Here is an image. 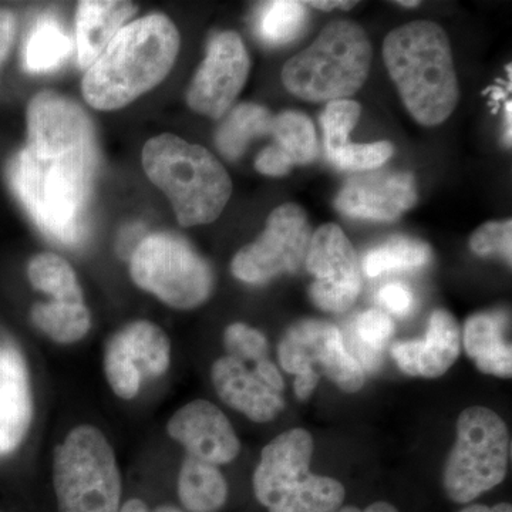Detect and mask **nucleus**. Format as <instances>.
Masks as SVG:
<instances>
[{"instance_id": "nucleus-1", "label": "nucleus", "mask_w": 512, "mask_h": 512, "mask_svg": "<svg viewBox=\"0 0 512 512\" xmlns=\"http://www.w3.org/2000/svg\"><path fill=\"white\" fill-rule=\"evenodd\" d=\"M180 33L164 15H148L124 26L87 69L84 100L93 109H123L158 86L173 69Z\"/></svg>"}, {"instance_id": "nucleus-2", "label": "nucleus", "mask_w": 512, "mask_h": 512, "mask_svg": "<svg viewBox=\"0 0 512 512\" xmlns=\"http://www.w3.org/2000/svg\"><path fill=\"white\" fill-rule=\"evenodd\" d=\"M383 57L417 123L436 127L453 114L460 89L450 40L441 26L416 20L392 30L384 39Z\"/></svg>"}, {"instance_id": "nucleus-3", "label": "nucleus", "mask_w": 512, "mask_h": 512, "mask_svg": "<svg viewBox=\"0 0 512 512\" xmlns=\"http://www.w3.org/2000/svg\"><path fill=\"white\" fill-rule=\"evenodd\" d=\"M97 158L43 160L25 148L8 167L10 185L47 237L76 247L87 235Z\"/></svg>"}, {"instance_id": "nucleus-4", "label": "nucleus", "mask_w": 512, "mask_h": 512, "mask_svg": "<svg viewBox=\"0 0 512 512\" xmlns=\"http://www.w3.org/2000/svg\"><path fill=\"white\" fill-rule=\"evenodd\" d=\"M151 183L167 195L183 227L211 224L227 207L231 177L210 151L174 134L151 138L143 148Z\"/></svg>"}, {"instance_id": "nucleus-5", "label": "nucleus", "mask_w": 512, "mask_h": 512, "mask_svg": "<svg viewBox=\"0 0 512 512\" xmlns=\"http://www.w3.org/2000/svg\"><path fill=\"white\" fill-rule=\"evenodd\" d=\"M372 56L362 26L333 20L311 46L288 60L282 82L289 93L305 101L348 99L365 84Z\"/></svg>"}, {"instance_id": "nucleus-6", "label": "nucleus", "mask_w": 512, "mask_h": 512, "mask_svg": "<svg viewBox=\"0 0 512 512\" xmlns=\"http://www.w3.org/2000/svg\"><path fill=\"white\" fill-rule=\"evenodd\" d=\"M315 450L312 434L285 431L266 444L255 468L252 485L258 503L268 512H335L346 490L332 477L311 473Z\"/></svg>"}, {"instance_id": "nucleus-7", "label": "nucleus", "mask_w": 512, "mask_h": 512, "mask_svg": "<svg viewBox=\"0 0 512 512\" xmlns=\"http://www.w3.org/2000/svg\"><path fill=\"white\" fill-rule=\"evenodd\" d=\"M57 512H120L121 474L116 454L97 427L69 431L53 453Z\"/></svg>"}, {"instance_id": "nucleus-8", "label": "nucleus", "mask_w": 512, "mask_h": 512, "mask_svg": "<svg viewBox=\"0 0 512 512\" xmlns=\"http://www.w3.org/2000/svg\"><path fill=\"white\" fill-rule=\"evenodd\" d=\"M510 450V431L504 420L488 407H467L458 416L456 443L444 466L448 500L470 504L503 483Z\"/></svg>"}, {"instance_id": "nucleus-9", "label": "nucleus", "mask_w": 512, "mask_h": 512, "mask_svg": "<svg viewBox=\"0 0 512 512\" xmlns=\"http://www.w3.org/2000/svg\"><path fill=\"white\" fill-rule=\"evenodd\" d=\"M130 275L138 288L180 311L198 308L214 289L210 265L177 235L144 237L130 256Z\"/></svg>"}, {"instance_id": "nucleus-10", "label": "nucleus", "mask_w": 512, "mask_h": 512, "mask_svg": "<svg viewBox=\"0 0 512 512\" xmlns=\"http://www.w3.org/2000/svg\"><path fill=\"white\" fill-rule=\"evenodd\" d=\"M312 231L299 205L275 208L261 237L239 249L232 259V275L245 284L262 285L282 274H293L305 264Z\"/></svg>"}, {"instance_id": "nucleus-11", "label": "nucleus", "mask_w": 512, "mask_h": 512, "mask_svg": "<svg viewBox=\"0 0 512 512\" xmlns=\"http://www.w3.org/2000/svg\"><path fill=\"white\" fill-rule=\"evenodd\" d=\"M279 363L285 372L298 376L318 373L338 386L342 392L356 393L365 386V370L350 355L340 330L320 319H303L293 323L278 346Z\"/></svg>"}, {"instance_id": "nucleus-12", "label": "nucleus", "mask_w": 512, "mask_h": 512, "mask_svg": "<svg viewBox=\"0 0 512 512\" xmlns=\"http://www.w3.org/2000/svg\"><path fill=\"white\" fill-rule=\"evenodd\" d=\"M306 269L313 276L309 296L320 311L348 312L359 298V261L342 228L326 224L312 235Z\"/></svg>"}, {"instance_id": "nucleus-13", "label": "nucleus", "mask_w": 512, "mask_h": 512, "mask_svg": "<svg viewBox=\"0 0 512 512\" xmlns=\"http://www.w3.org/2000/svg\"><path fill=\"white\" fill-rule=\"evenodd\" d=\"M26 148L43 160L97 158L90 117L79 104L53 92L36 94L29 103Z\"/></svg>"}, {"instance_id": "nucleus-14", "label": "nucleus", "mask_w": 512, "mask_h": 512, "mask_svg": "<svg viewBox=\"0 0 512 512\" xmlns=\"http://www.w3.org/2000/svg\"><path fill=\"white\" fill-rule=\"evenodd\" d=\"M251 60L238 33H218L210 40L207 56L198 67L187 92L195 113L221 119L231 109L248 80Z\"/></svg>"}, {"instance_id": "nucleus-15", "label": "nucleus", "mask_w": 512, "mask_h": 512, "mask_svg": "<svg viewBox=\"0 0 512 512\" xmlns=\"http://www.w3.org/2000/svg\"><path fill=\"white\" fill-rule=\"evenodd\" d=\"M167 433L185 448L187 456L214 466L232 463L241 453L231 421L207 400H194L178 409L168 420Z\"/></svg>"}, {"instance_id": "nucleus-16", "label": "nucleus", "mask_w": 512, "mask_h": 512, "mask_svg": "<svg viewBox=\"0 0 512 512\" xmlns=\"http://www.w3.org/2000/svg\"><path fill=\"white\" fill-rule=\"evenodd\" d=\"M416 201L412 174L373 170L350 178L335 205L346 217L387 222L397 220Z\"/></svg>"}, {"instance_id": "nucleus-17", "label": "nucleus", "mask_w": 512, "mask_h": 512, "mask_svg": "<svg viewBox=\"0 0 512 512\" xmlns=\"http://www.w3.org/2000/svg\"><path fill=\"white\" fill-rule=\"evenodd\" d=\"M33 419L28 365L19 346L0 333V457L18 450Z\"/></svg>"}, {"instance_id": "nucleus-18", "label": "nucleus", "mask_w": 512, "mask_h": 512, "mask_svg": "<svg viewBox=\"0 0 512 512\" xmlns=\"http://www.w3.org/2000/svg\"><path fill=\"white\" fill-rule=\"evenodd\" d=\"M461 353V329L450 312L434 311L426 336L392 346L397 366L409 376L437 379L446 375Z\"/></svg>"}, {"instance_id": "nucleus-19", "label": "nucleus", "mask_w": 512, "mask_h": 512, "mask_svg": "<svg viewBox=\"0 0 512 512\" xmlns=\"http://www.w3.org/2000/svg\"><path fill=\"white\" fill-rule=\"evenodd\" d=\"M211 380L222 402L255 423H268L285 409L281 393L269 389L245 363L234 357L215 360Z\"/></svg>"}, {"instance_id": "nucleus-20", "label": "nucleus", "mask_w": 512, "mask_h": 512, "mask_svg": "<svg viewBox=\"0 0 512 512\" xmlns=\"http://www.w3.org/2000/svg\"><path fill=\"white\" fill-rule=\"evenodd\" d=\"M137 10L134 3L120 0L80 2L76 15L77 59L80 67L90 69Z\"/></svg>"}, {"instance_id": "nucleus-21", "label": "nucleus", "mask_w": 512, "mask_h": 512, "mask_svg": "<svg viewBox=\"0 0 512 512\" xmlns=\"http://www.w3.org/2000/svg\"><path fill=\"white\" fill-rule=\"evenodd\" d=\"M507 316L501 312H481L464 323L463 343L467 356L484 375L510 379L511 343L505 338Z\"/></svg>"}, {"instance_id": "nucleus-22", "label": "nucleus", "mask_w": 512, "mask_h": 512, "mask_svg": "<svg viewBox=\"0 0 512 512\" xmlns=\"http://www.w3.org/2000/svg\"><path fill=\"white\" fill-rule=\"evenodd\" d=\"M124 355L144 379L164 376L171 365V342L167 333L150 320H136L113 336Z\"/></svg>"}, {"instance_id": "nucleus-23", "label": "nucleus", "mask_w": 512, "mask_h": 512, "mask_svg": "<svg viewBox=\"0 0 512 512\" xmlns=\"http://www.w3.org/2000/svg\"><path fill=\"white\" fill-rule=\"evenodd\" d=\"M178 498L188 512H220L228 500V483L220 467L187 456L178 474Z\"/></svg>"}, {"instance_id": "nucleus-24", "label": "nucleus", "mask_w": 512, "mask_h": 512, "mask_svg": "<svg viewBox=\"0 0 512 512\" xmlns=\"http://www.w3.org/2000/svg\"><path fill=\"white\" fill-rule=\"evenodd\" d=\"M274 116L265 107L242 103L234 107L222 121L215 144L228 161H237L255 138L269 136Z\"/></svg>"}, {"instance_id": "nucleus-25", "label": "nucleus", "mask_w": 512, "mask_h": 512, "mask_svg": "<svg viewBox=\"0 0 512 512\" xmlns=\"http://www.w3.org/2000/svg\"><path fill=\"white\" fill-rule=\"evenodd\" d=\"M30 316L40 332L60 345L80 342L92 328V315L84 302L36 303Z\"/></svg>"}, {"instance_id": "nucleus-26", "label": "nucleus", "mask_w": 512, "mask_h": 512, "mask_svg": "<svg viewBox=\"0 0 512 512\" xmlns=\"http://www.w3.org/2000/svg\"><path fill=\"white\" fill-rule=\"evenodd\" d=\"M28 278L33 288L52 296V301L84 302L82 286L72 265L53 252H43L30 259Z\"/></svg>"}, {"instance_id": "nucleus-27", "label": "nucleus", "mask_w": 512, "mask_h": 512, "mask_svg": "<svg viewBox=\"0 0 512 512\" xmlns=\"http://www.w3.org/2000/svg\"><path fill=\"white\" fill-rule=\"evenodd\" d=\"M73 42L56 19H40L25 46V67L30 73L57 69L70 56Z\"/></svg>"}, {"instance_id": "nucleus-28", "label": "nucleus", "mask_w": 512, "mask_h": 512, "mask_svg": "<svg viewBox=\"0 0 512 512\" xmlns=\"http://www.w3.org/2000/svg\"><path fill=\"white\" fill-rule=\"evenodd\" d=\"M431 249L426 242L407 237H394L372 249L363 259V269L370 278L387 272L409 271L430 262Z\"/></svg>"}, {"instance_id": "nucleus-29", "label": "nucleus", "mask_w": 512, "mask_h": 512, "mask_svg": "<svg viewBox=\"0 0 512 512\" xmlns=\"http://www.w3.org/2000/svg\"><path fill=\"white\" fill-rule=\"evenodd\" d=\"M271 136L275 146L291 158L293 165L309 164L318 157L315 126L299 111H284L274 117Z\"/></svg>"}, {"instance_id": "nucleus-30", "label": "nucleus", "mask_w": 512, "mask_h": 512, "mask_svg": "<svg viewBox=\"0 0 512 512\" xmlns=\"http://www.w3.org/2000/svg\"><path fill=\"white\" fill-rule=\"evenodd\" d=\"M308 10L303 2L276 0L265 3L259 12L258 35L271 46H282L298 39L308 23Z\"/></svg>"}, {"instance_id": "nucleus-31", "label": "nucleus", "mask_w": 512, "mask_h": 512, "mask_svg": "<svg viewBox=\"0 0 512 512\" xmlns=\"http://www.w3.org/2000/svg\"><path fill=\"white\" fill-rule=\"evenodd\" d=\"M394 333L393 320L387 313L370 309L357 318L353 330V352L360 366L376 370L380 365V353Z\"/></svg>"}, {"instance_id": "nucleus-32", "label": "nucleus", "mask_w": 512, "mask_h": 512, "mask_svg": "<svg viewBox=\"0 0 512 512\" xmlns=\"http://www.w3.org/2000/svg\"><path fill=\"white\" fill-rule=\"evenodd\" d=\"M360 113L362 109L356 101L349 99L329 101L320 117L323 134H325L326 154L348 146L350 131L359 123Z\"/></svg>"}, {"instance_id": "nucleus-33", "label": "nucleus", "mask_w": 512, "mask_h": 512, "mask_svg": "<svg viewBox=\"0 0 512 512\" xmlns=\"http://www.w3.org/2000/svg\"><path fill=\"white\" fill-rule=\"evenodd\" d=\"M103 365L107 382L117 397L123 400H133L138 396L141 384H143V377L113 338L107 342L106 349H104Z\"/></svg>"}, {"instance_id": "nucleus-34", "label": "nucleus", "mask_w": 512, "mask_h": 512, "mask_svg": "<svg viewBox=\"0 0 512 512\" xmlns=\"http://www.w3.org/2000/svg\"><path fill=\"white\" fill-rule=\"evenodd\" d=\"M394 147L389 141H376V143L353 144L340 148L338 151L326 154L330 163L343 171H355V173H366V171L377 170L392 158Z\"/></svg>"}, {"instance_id": "nucleus-35", "label": "nucleus", "mask_w": 512, "mask_h": 512, "mask_svg": "<svg viewBox=\"0 0 512 512\" xmlns=\"http://www.w3.org/2000/svg\"><path fill=\"white\" fill-rule=\"evenodd\" d=\"M224 345L228 355L239 362H255L266 359L269 345L264 333L247 323H232L224 332Z\"/></svg>"}, {"instance_id": "nucleus-36", "label": "nucleus", "mask_w": 512, "mask_h": 512, "mask_svg": "<svg viewBox=\"0 0 512 512\" xmlns=\"http://www.w3.org/2000/svg\"><path fill=\"white\" fill-rule=\"evenodd\" d=\"M471 251L480 256L497 255L511 265L512 222L491 221L481 225L470 239Z\"/></svg>"}, {"instance_id": "nucleus-37", "label": "nucleus", "mask_w": 512, "mask_h": 512, "mask_svg": "<svg viewBox=\"0 0 512 512\" xmlns=\"http://www.w3.org/2000/svg\"><path fill=\"white\" fill-rule=\"evenodd\" d=\"M379 302L387 311L397 316H406L412 312L414 296L412 291L403 284H389L380 289Z\"/></svg>"}, {"instance_id": "nucleus-38", "label": "nucleus", "mask_w": 512, "mask_h": 512, "mask_svg": "<svg viewBox=\"0 0 512 512\" xmlns=\"http://www.w3.org/2000/svg\"><path fill=\"white\" fill-rule=\"evenodd\" d=\"M255 168L258 173L268 175V177H284L292 170L293 163L281 148L272 144L262 150L256 158Z\"/></svg>"}, {"instance_id": "nucleus-39", "label": "nucleus", "mask_w": 512, "mask_h": 512, "mask_svg": "<svg viewBox=\"0 0 512 512\" xmlns=\"http://www.w3.org/2000/svg\"><path fill=\"white\" fill-rule=\"evenodd\" d=\"M16 33V18L10 10L0 9V66L9 55Z\"/></svg>"}, {"instance_id": "nucleus-40", "label": "nucleus", "mask_w": 512, "mask_h": 512, "mask_svg": "<svg viewBox=\"0 0 512 512\" xmlns=\"http://www.w3.org/2000/svg\"><path fill=\"white\" fill-rule=\"evenodd\" d=\"M254 373L261 382H264L274 392L281 393L285 389L284 377L281 376L278 367L268 357L256 363Z\"/></svg>"}, {"instance_id": "nucleus-41", "label": "nucleus", "mask_w": 512, "mask_h": 512, "mask_svg": "<svg viewBox=\"0 0 512 512\" xmlns=\"http://www.w3.org/2000/svg\"><path fill=\"white\" fill-rule=\"evenodd\" d=\"M319 379V373L315 372L303 373V375L296 376L295 384H293L296 397H298L299 400H308L313 392H315L316 387H318Z\"/></svg>"}, {"instance_id": "nucleus-42", "label": "nucleus", "mask_w": 512, "mask_h": 512, "mask_svg": "<svg viewBox=\"0 0 512 512\" xmlns=\"http://www.w3.org/2000/svg\"><path fill=\"white\" fill-rule=\"evenodd\" d=\"M120 512H184L173 505H158L156 508H150L140 498H131L120 507Z\"/></svg>"}, {"instance_id": "nucleus-43", "label": "nucleus", "mask_w": 512, "mask_h": 512, "mask_svg": "<svg viewBox=\"0 0 512 512\" xmlns=\"http://www.w3.org/2000/svg\"><path fill=\"white\" fill-rule=\"evenodd\" d=\"M305 5L320 10L352 9L356 2H346V0H315V2H303Z\"/></svg>"}, {"instance_id": "nucleus-44", "label": "nucleus", "mask_w": 512, "mask_h": 512, "mask_svg": "<svg viewBox=\"0 0 512 512\" xmlns=\"http://www.w3.org/2000/svg\"><path fill=\"white\" fill-rule=\"evenodd\" d=\"M335 512H400L396 507H393L392 504L384 503V501H377V503L370 504L369 507L366 508H357L353 507V505H348V507H340L338 511Z\"/></svg>"}, {"instance_id": "nucleus-45", "label": "nucleus", "mask_w": 512, "mask_h": 512, "mask_svg": "<svg viewBox=\"0 0 512 512\" xmlns=\"http://www.w3.org/2000/svg\"><path fill=\"white\" fill-rule=\"evenodd\" d=\"M141 231H143V228L141 227H130L128 228L127 234L121 235L119 244V251L121 255L128 254V245L133 244L134 239H136L137 242L143 241V239H138L141 235Z\"/></svg>"}, {"instance_id": "nucleus-46", "label": "nucleus", "mask_w": 512, "mask_h": 512, "mask_svg": "<svg viewBox=\"0 0 512 512\" xmlns=\"http://www.w3.org/2000/svg\"><path fill=\"white\" fill-rule=\"evenodd\" d=\"M460 512H512L511 504L501 503L494 505V507H488V505L473 504L467 505Z\"/></svg>"}, {"instance_id": "nucleus-47", "label": "nucleus", "mask_w": 512, "mask_h": 512, "mask_svg": "<svg viewBox=\"0 0 512 512\" xmlns=\"http://www.w3.org/2000/svg\"><path fill=\"white\" fill-rule=\"evenodd\" d=\"M511 100L505 103V141H508V146H511Z\"/></svg>"}, {"instance_id": "nucleus-48", "label": "nucleus", "mask_w": 512, "mask_h": 512, "mask_svg": "<svg viewBox=\"0 0 512 512\" xmlns=\"http://www.w3.org/2000/svg\"><path fill=\"white\" fill-rule=\"evenodd\" d=\"M397 5H402V6H406V8H416V6H419V2H396Z\"/></svg>"}]
</instances>
